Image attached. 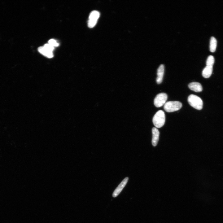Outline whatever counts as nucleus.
Instances as JSON below:
<instances>
[{"mask_svg": "<svg viewBox=\"0 0 223 223\" xmlns=\"http://www.w3.org/2000/svg\"><path fill=\"white\" fill-rule=\"evenodd\" d=\"M52 46L57 47L59 46V44L57 42V41L54 39H51L48 41V43Z\"/></svg>", "mask_w": 223, "mask_h": 223, "instance_id": "nucleus-14", "label": "nucleus"}, {"mask_svg": "<svg viewBox=\"0 0 223 223\" xmlns=\"http://www.w3.org/2000/svg\"><path fill=\"white\" fill-rule=\"evenodd\" d=\"M152 143L153 146L157 145L159 139L160 132L158 129L155 127H153L152 129Z\"/></svg>", "mask_w": 223, "mask_h": 223, "instance_id": "nucleus-8", "label": "nucleus"}, {"mask_svg": "<svg viewBox=\"0 0 223 223\" xmlns=\"http://www.w3.org/2000/svg\"><path fill=\"white\" fill-rule=\"evenodd\" d=\"M182 106V103L179 101H169L165 103L164 108L167 112H171L179 110Z\"/></svg>", "mask_w": 223, "mask_h": 223, "instance_id": "nucleus-3", "label": "nucleus"}, {"mask_svg": "<svg viewBox=\"0 0 223 223\" xmlns=\"http://www.w3.org/2000/svg\"><path fill=\"white\" fill-rule=\"evenodd\" d=\"M217 41L213 37H212L210 39L209 45V50L212 52H214L216 50L217 46Z\"/></svg>", "mask_w": 223, "mask_h": 223, "instance_id": "nucleus-12", "label": "nucleus"}, {"mask_svg": "<svg viewBox=\"0 0 223 223\" xmlns=\"http://www.w3.org/2000/svg\"><path fill=\"white\" fill-rule=\"evenodd\" d=\"M164 72V65L162 64H161L159 66L157 71V77L156 79V81L158 84H160L162 82Z\"/></svg>", "mask_w": 223, "mask_h": 223, "instance_id": "nucleus-9", "label": "nucleus"}, {"mask_svg": "<svg viewBox=\"0 0 223 223\" xmlns=\"http://www.w3.org/2000/svg\"><path fill=\"white\" fill-rule=\"evenodd\" d=\"M167 98V95L165 93H161L158 94L154 100V104L155 106L159 107L164 105L166 103Z\"/></svg>", "mask_w": 223, "mask_h": 223, "instance_id": "nucleus-5", "label": "nucleus"}, {"mask_svg": "<svg viewBox=\"0 0 223 223\" xmlns=\"http://www.w3.org/2000/svg\"><path fill=\"white\" fill-rule=\"evenodd\" d=\"M188 101L191 106L197 110H200L203 108V101L199 97L196 95H190L188 97Z\"/></svg>", "mask_w": 223, "mask_h": 223, "instance_id": "nucleus-2", "label": "nucleus"}, {"mask_svg": "<svg viewBox=\"0 0 223 223\" xmlns=\"http://www.w3.org/2000/svg\"><path fill=\"white\" fill-rule=\"evenodd\" d=\"M213 71V66H206L203 69L202 74L205 78H208L211 75Z\"/></svg>", "mask_w": 223, "mask_h": 223, "instance_id": "nucleus-11", "label": "nucleus"}, {"mask_svg": "<svg viewBox=\"0 0 223 223\" xmlns=\"http://www.w3.org/2000/svg\"><path fill=\"white\" fill-rule=\"evenodd\" d=\"M165 120V114L162 110L158 111L155 114L152 119L154 125L157 128L162 127L164 124Z\"/></svg>", "mask_w": 223, "mask_h": 223, "instance_id": "nucleus-1", "label": "nucleus"}, {"mask_svg": "<svg viewBox=\"0 0 223 223\" xmlns=\"http://www.w3.org/2000/svg\"><path fill=\"white\" fill-rule=\"evenodd\" d=\"M99 15V12L96 11H93L90 13L88 22L89 28H93L96 25Z\"/></svg>", "mask_w": 223, "mask_h": 223, "instance_id": "nucleus-6", "label": "nucleus"}, {"mask_svg": "<svg viewBox=\"0 0 223 223\" xmlns=\"http://www.w3.org/2000/svg\"><path fill=\"white\" fill-rule=\"evenodd\" d=\"M189 88L192 90L196 92H200L203 90L201 84L198 82H191L188 85Z\"/></svg>", "mask_w": 223, "mask_h": 223, "instance_id": "nucleus-10", "label": "nucleus"}, {"mask_svg": "<svg viewBox=\"0 0 223 223\" xmlns=\"http://www.w3.org/2000/svg\"><path fill=\"white\" fill-rule=\"evenodd\" d=\"M128 179V177H126L123 180L113 192L112 194L113 197H116L119 194L126 184Z\"/></svg>", "mask_w": 223, "mask_h": 223, "instance_id": "nucleus-7", "label": "nucleus"}, {"mask_svg": "<svg viewBox=\"0 0 223 223\" xmlns=\"http://www.w3.org/2000/svg\"><path fill=\"white\" fill-rule=\"evenodd\" d=\"M215 60L214 57L212 55H209L206 61V66H213Z\"/></svg>", "mask_w": 223, "mask_h": 223, "instance_id": "nucleus-13", "label": "nucleus"}, {"mask_svg": "<svg viewBox=\"0 0 223 223\" xmlns=\"http://www.w3.org/2000/svg\"><path fill=\"white\" fill-rule=\"evenodd\" d=\"M54 47L49 43L46 44L43 46L39 47L38 50L42 54L45 56L51 58L53 57V51Z\"/></svg>", "mask_w": 223, "mask_h": 223, "instance_id": "nucleus-4", "label": "nucleus"}]
</instances>
